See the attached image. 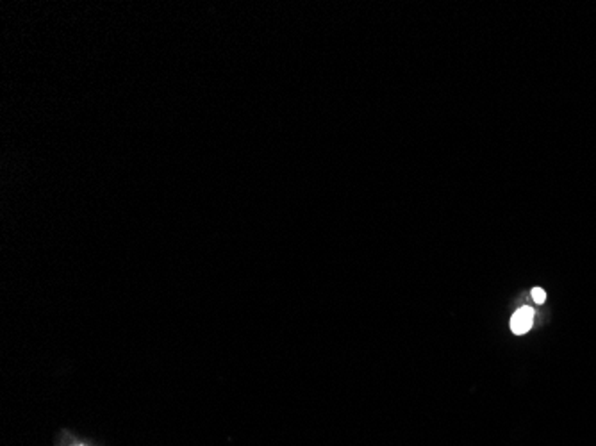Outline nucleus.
Here are the masks:
<instances>
[{
    "instance_id": "obj_2",
    "label": "nucleus",
    "mask_w": 596,
    "mask_h": 446,
    "mask_svg": "<svg viewBox=\"0 0 596 446\" xmlns=\"http://www.w3.org/2000/svg\"><path fill=\"white\" fill-rule=\"evenodd\" d=\"M532 298L536 302H538V304H543V302L546 300V293H545V289H541V288H534L532 289Z\"/></svg>"
},
{
    "instance_id": "obj_1",
    "label": "nucleus",
    "mask_w": 596,
    "mask_h": 446,
    "mask_svg": "<svg viewBox=\"0 0 596 446\" xmlns=\"http://www.w3.org/2000/svg\"><path fill=\"white\" fill-rule=\"evenodd\" d=\"M534 323V311L530 307H521L514 313L513 320H511V329L514 334H525L529 332L530 327Z\"/></svg>"
}]
</instances>
